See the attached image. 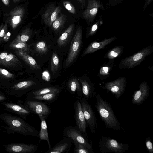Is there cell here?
<instances>
[{
    "instance_id": "1",
    "label": "cell",
    "mask_w": 153,
    "mask_h": 153,
    "mask_svg": "<svg viewBox=\"0 0 153 153\" xmlns=\"http://www.w3.org/2000/svg\"><path fill=\"white\" fill-rule=\"evenodd\" d=\"M95 108L106 127L114 130H120L121 125L116 117L110 103L104 100L99 94L96 95Z\"/></svg>"
},
{
    "instance_id": "2",
    "label": "cell",
    "mask_w": 153,
    "mask_h": 153,
    "mask_svg": "<svg viewBox=\"0 0 153 153\" xmlns=\"http://www.w3.org/2000/svg\"><path fill=\"white\" fill-rule=\"evenodd\" d=\"M0 118L8 126L12 131L25 136L39 137V132L21 117L7 113L0 115Z\"/></svg>"
},
{
    "instance_id": "3",
    "label": "cell",
    "mask_w": 153,
    "mask_h": 153,
    "mask_svg": "<svg viewBox=\"0 0 153 153\" xmlns=\"http://www.w3.org/2000/svg\"><path fill=\"white\" fill-rule=\"evenodd\" d=\"M153 51V46L150 45L138 51L132 55L122 59L118 66L121 69H130L139 65L146 57Z\"/></svg>"
},
{
    "instance_id": "4",
    "label": "cell",
    "mask_w": 153,
    "mask_h": 153,
    "mask_svg": "<svg viewBox=\"0 0 153 153\" xmlns=\"http://www.w3.org/2000/svg\"><path fill=\"white\" fill-rule=\"evenodd\" d=\"M98 146L102 153H124L129 149L126 143H120L114 139L107 136H102L99 140Z\"/></svg>"
},
{
    "instance_id": "5",
    "label": "cell",
    "mask_w": 153,
    "mask_h": 153,
    "mask_svg": "<svg viewBox=\"0 0 153 153\" xmlns=\"http://www.w3.org/2000/svg\"><path fill=\"white\" fill-rule=\"evenodd\" d=\"M64 137H68L72 139L74 142L79 143L88 149L93 151L91 144L86 138V136L77 127L71 125L65 127L63 130Z\"/></svg>"
},
{
    "instance_id": "6",
    "label": "cell",
    "mask_w": 153,
    "mask_h": 153,
    "mask_svg": "<svg viewBox=\"0 0 153 153\" xmlns=\"http://www.w3.org/2000/svg\"><path fill=\"white\" fill-rule=\"evenodd\" d=\"M79 100L87 124L88 126L91 134H94L96 132V129L97 127L95 111L88 101L82 98Z\"/></svg>"
},
{
    "instance_id": "7",
    "label": "cell",
    "mask_w": 153,
    "mask_h": 153,
    "mask_svg": "<svg viewBox=\"0 0 153 153\" xmlns=\"http://www.w3.org/2000/svg\"><path fill=\"white\" fill-rule=\"evenodd\" d=\"M82 30L81 27L77 29L71 41L69 51L65 62V66H68L75 59L81 47Z\"/></svg>"
},
{
    "instance_id": "8",
    "label": "cell",
    "mask_w": 153,
    "mask_h": 153,
    "mask_svg": "<svg viewBox=\"0 0 153 153\" xmlns=\"http://www.w3.org/2000/svg\"><path fill=\"white\" fill-rule=\"evenodd\" d=\"M22 103L27 107L32 113L38 115L39 117L44 116L47 118L51 112L50 107L43 102L27 99Z\"/></svg>"
},
{
    "instance_id": "9",
    "label": "cell",
    "mask_w": 153,
    "mask_h": 153,
    "mask_svg": "<svg viewBox=\"0 0 153 153\" xmlns=\"http://www.w3.org/2000/svg\"><path fill=\"white\" fill-rule=\"evenodd\" d=\"M127 83L126 78L123 76L107 82L101 87L111 92L116 99H118L124 93Z\"/></svg>"
},
{
    "instance_id": "10",
    "label": "cell",
    "mask_w": 153,
    "mask_h": 153,
    "mask_svg": "<svg viewBox=\"0 0 153 153\" xmlns=\"http://www.w3.org/2000/svg\"><path fill=\"white\" fill-rule=\"evenodd\" d=\"M6 151L10 153H34L38 149V146L32 144L11 143L3 145Z\"/></svg>"
},
{
    "instance_id": "11",
    "label": "cell",
    "mask_w": 153,
    "mask_h": 153,
    "mask_svg": "<svg viewBox=\"0 0 153 153\" xmlns=\"http://www.w3.org/2000/svg\"><path fill=\"white\" fill-rule=\"evenodd\" d=\"M74 118L78 128L86 136L87 135V123L79 100L77 99L74 104Z\"/></svg>"
},
{
    "instance_id": "12",
    "label": "cell",
    "mask_w": 153,
    "mask_h": 153,
    "mask_svg": "<svg viewBox=\"0 0 153 153\" xmlns=\"http://www.w3.org/2000/svg\"><path fill=\"white\" fill-rule=\"evenodd\" d=\"M139 87V89L135 91L132 95V102L134 104L139 105L142 104L149 95L150 88L146 82H141Z\"/></svg>"
},
{
    "instance_id": "13",
    "label": "cell",
    "mask_w": 153,
    "mask_h": 153,
    "mask_svg": "<svg viewBox=\"0 0 153 153\" xmlns=\"http://www.w3.org/2000/svg\"><path fill=\"white\" fill-rule=\"evenodd\" d=\"M36 85V82L32 80L22 81L11 86L8 93L19 98L24 94L25 91Z\"/></svg>"
},
{
    "instance_id": "14",
    "label": "cell",
    "mask_w": 153,
    "mask_h": 153,
    "mask_svg": "<svg viewBox=\"0 0 153 153\" xmlns=\"http://www.w3.org/2000/svg\"><path fill=\"white\" fill-rule=\"evenodd\" d=\"M3 104L6 110L16 114L25 120L28 116L32 113L27 107L21 103L20 105L8 102H4Z\"/></svg>"
},
{
    "instance_id": "15",
    "label": "cell",
    "mask_w": 153,
    "mask_h": 153,
    "mask_svg": "<svg viewBox=\"0 0 153 153\" xmlns=\"http://www.w3.org/2000/svg\"><path fill=\"white\" fill-rule=\"evenodd\" d=\"M25 13V10L23 7H16L8 14L7 22L9 23L12 29H15L21 22Z\"/></svg>"
},
{
    "instance_id": "16",
    "label": "cell",
    "mask_w": 153,
    "mask_h": 153,
    "mask_svg": "<svg viewBox=\"0 0 153 153\" xmlns=\"http://www.w3.org/2000/svg\"><path fill=\"white\" fill-rule=\"evenodd\" d=\"M61 11V8L59 6L54 4L49 6L42 16L44 23L49 27L51 26Z\"/></svg>"
},
{
    "instance_id": "17",
    "label": "cell",
    "mask_w": 153,
    "mask_h": 153,
    "mask_svg": "<svg viewBox=\"0 0 153 153\" xmlns=\"http://www.w3.org/2000/svg\"><path fill=\"white\" fill-rule=\"evenodd\" d=\"M73 140L71 138L64 137L56 144L51 147L45 153H62L67 152L70 150Z\"/></svg>"
},
{
    "instance_id": "18",
    "label": "cell",
    "mask_w": 153,
    "mask_h": 153,
    "mask_svg": "<svg viewBox=\"0 0 153 153\" xmlns=\"http://www.w3.org/2000/svg\"><path fill=\"white\" fill-rule=\"evenodd\" d=\"M114 36L109 38L105 39L99 42L94 41L91 42L84 51L82 56H83L89 53H93L96 51L104 49L105 47L117 39Z\"/></svg>"
},
{
    "instance_id": "19",
    "label": "cell",
    "mask_w": 153,
    "mask_h": 153,
    "mask_svg": "<svg viewBox=\"0 0 153 153\" xmlns=\"http://www.w3.org/2000/svg\"><path fill=\"white\" fill-rule=\"evenodd\" d=\"M82 93V98L90 101L93 99L96 95L94 84L86 79H80Z\"/></svg>"
},
{
    "instance_id": "20",
    "label": "cell",
    "mask_w": 153,
    "mask_h": 153,
    "mask_svg": "<svg viewBox=\"0 0 153 153\" xmlns=\"http://www.w3.org/2000/svg\"><path fill=\"white\" fill-rule=\"evenodd\" d=\"M67 89L74 97L78 99L82 98L81 85L76 78H73L69 80L67 85Z\"/></svg>"
},
{
    "instance_id": "21",
    "label": "cell",
    "mask_w": 153,
    "mask_h": 153,
    "mask_svg": "<svg viewBox=\"0 0 153 153\" xmlns=\"http://www.w3.org/2000/svg\"><path fill=\"white\" fill-rule=\"evenodd\" d=\"M61 91L60 90L42 95L27 98V99L38 100L43 102L47 104H51L58 98Z\"/></svg>"
},
{
    "instance_id": "22",
    "label": "cell",
    "mask_w": 153,
    "mask_h": 153,
    "mask_svg": "<svg viewBox=\"0 0 153 153\" xmlns=\"http://www.w3.org/2000/svg\"><path fill=\"white\" fill-rule=\"evenodd\" d=\"M41 121L40 130L39 132L40 140L39 143L41 140H45L47 141L49 149L51 147L50 142L49 136L47 130V127L45 119L47 118L44 116L39 117Z\"/></svg>"
},
{
    "instance_id": "23",
    "label": "cell",
    "mask_w": 153,
    "mask_h": 153,
    "mask_svg": "<svg viewBox=\"0 0 153 153\" xmlns=\"http://www.w3.org/2000/svg\"><path fill=\"white\" fill-rule=\"evenodd\" d=\"M16 54L31 68L35 70L41 69L35 59L27 53L26 52L21 51H16Z\"/></svg>"
},
{
    "instance_id": "24",
    "label": "cell",
    "mask_w": 153,
    "mask_h": 153,
    "mask_svg": "<svg viewBox=\"0 0 153 153\" xmlns=\"http://www.w3.org/2000/svg\"><path fill=\"white\" fill-rule=\"evenodd\" d=\"M114 64V59H111L108 62L104 64L101 67L97 75L101 79L104 80L109 76Z\"/></svg>"
},
{
    "instance_id": "25",
    "label": "cell",
    "mask_w": 153,
    "mask_h": 153,
    "mask_svg": "<svg viewBox=\"0 0 153 153\" xmlns=\"http://www.w3.org/2000/svg\"><path fill=\"white\" fill-rule=\"evenodd\" d=\"M74 27V24L70 25L61 35L57 40V44L59 46H64L67 43L72 36Z\"/></svg>"
},
{
    "instance_id": "26",
    "label": "cell",
    "mask_w": 153,
    "mask_h": 153,
    "mask_svg": "<svg viewBox=\"0 0 153 153\" xmlns=\"http://www.w3.org/2000/svg\"><path fill=\"white\" fill-rule=\"evenodd\" d=\"M60 90V88L56 86H49L42 88L32 91L28 95L27 98L33 96L42 95Z\"/></svg>"
},
{
    "instance_id": "27",
    "label": "cell",
    "mask_w": 153,
    "mask_h": 153,
    "mask_svg": "<svg viewBox=\"0 0 153 153\" xmlns=\"http://www.w3.org/2000/svg\"><path fill=\"white\" fill-rule=\"evenodd\" d=\"M124 50V47L117 46L109 50L106 53L104 59H112L119 57L121 55Z\"/></svg>"
},
{
    "instance_id": "28",
    "label": "cell",
    "mask_w": 153,
    "mask_h": 153,
    "mask_svg": "<svg viewBox=\"0 0 153 153\" xmlns=\"http://www.w3.org/2000/svg\"><path fill=\"white\" fill-rule=\"evenodd\" d=\"M20 62L17 57L13 53H9L4 59L0 62V64L7 66H14Z\"/></svg>"
},
{
    "instance_id": "29",
    "label": "cell",
    "mask_w": 153,
    "mask_h": 153,
    "mask_svg": "<svg viewBox=\"0 0 153 153\" xmlns=\"http://www.w3.org/2000/svg\"><path fill=\"white\" fill-rule=\"evenodd\" d=\"M66 20V15L63 13L60 14L52 24V28L55 32L58 31L63 26Z\"/></svg>"
},
{
    "instance_id": "30",
    "label": "cell",
    "mask_w": 153,
    "mask_h": 153,
    "mask_svg": "<svg viewBox=\"0 0 153 153\" xmlns=\"http://www.w3.org/2000/svg\"><path fill=\"white\" fill-rule=\"evenodd\" d=\"M9 47L17 51H21L26 52L29 51V47L26 42L20 41L16 39L10 43Z\"/></svg>"
},
{
    "instance_id": "31",
    "label": "cell",
    "mask_w": 153,
    "mask_h": 153,
    "mask_svg": "<svg viewBox=\"0 0 153 153\" xmlns=\"http://www.w3.org/2000/svg\"><path fill=\"white\" fill-rule=\"evenodd\" d=\"M59 63V58L57 54L55 52L52 53L51 62V69L54 75L57 71Z\"/></svg>"
},
{
    "instance_id": "32",
    "label": "cell",
    "mask_w": 153,
    "mask_h": 153,
    "mask_svg": "<svg viewBox=\"0 0 153 153\" xmlns=\"http://www.w3.org/2000/svg\"><path fill=\"white\" fill-rule=\"evenodd\" d=\"M31 34L32 32L30 29L27 28L18 34L15 39L20 41L26 42L30 39Z\"/></svg>"
},
{
    "instance_id": "33",
    "label": "cell",
    "mask_w": 153,
    "mask_h": 153,
    "mask_svg": "<svg viewBox=\"0 0 153 153\" xmlns=\"http://www.w3.org/2000/svg\"><path fill=\"white\" fill-rule=\"evenodd\" d=\"M74 151L75 153H94L93 151L91 150L82 144L76 142H74Z\"/></svg>"
},
{
    "instance_id": "34",
    "label": "cell",
    "mask_w": 153,
    "mask_h": 153,
    "mask_svg": "<svg viewBox=\"0 0 153 153\" xmlns=\"http://www.w3.org/2000/svg\"><path fill=\"white\" fill-rule=\"evenodd\" d=\"M35 48L38 53L44 54L48 51V46L46 43L44 41H40L37 42L35 45Z\"/></svg>"
},
{
    "instance_id": "35",
    "label": "cell",
    "mask_w": 153,
    "mask_h": 153,
    "mask_svg": "<svg viewBox=\"0 0 153 153\" xmlns=\"http://www.w3.org/2000/svg\"><path fill=\"white\" fill-rule=\"evenodd\" d=\"M65 7L70 13L74 14L76 13L75 9L73 5L69 1H64L63 2Z\"/></svg>"
},
{
    "instance_id": "36",
    "label": "cell",
    "mask_w": 153,
    "mask_h": 153,
    "mask_svg": "<svg viewBox=\"0 0 153 153\" xmlns=\"http://www.w3.org/2000/svg\"><path fill=\"white\" fill-rule=\"evenodd\" d=\"M0 75L7 79L13 78L14 75L10 72L7 70L0 68Z\"/></svg>"
},
{
    "instance_id": "37",
    "label": "cell",
    "mask_w": 153,
    "mask_h": 153,
    "mask_svg": "<svg viewBox=\"0 0 153 153\" xmlns=\"http://www.w3.org/2000/svg\"><path fill=\"white\" fill-rule=\"evenodd\" d=\"M145 143L147 151L150 153H153V145L149 137L146 138Z\"/></svg>"
},
{
    "instance_id": "38",
    "label": "cell",
    "mask_w": 153,
    "mask_h": 153,
    "mask_svg": "<svg viewBox=\"0 0 153 153\" xmlns=\"http://www.w3.org/2000/svg\"><path fill=\"white\" fill-rule=\"evenodd\" d=\"M42 79L47 82H49L51 80V76L48 70L44 71L42 74Z\"/></svg>"
},
{
    "instance_id": "39",
    "label": "cell",
    "mask_w": 153,
    "mask_h": 153,
    "mask_svg": "<svg viewBox=\"0 0 153 153\" xmlns=\"http://www.w3.org/2000/svg\"><path fill=\"white\" fill-rule=\"evenodd\" d=\"M7 22H6L2 28L0 32V42L1 40L2 39L6 34V32L7 31Z\"/></svg>"
},
{
    "instance_id": "40",
    "label": "cell",
    "mask_w": 153,
    "mask_h": 153,
    "mask_svg": "<svg viewBox=\"0 0 153 153\" xmlns=\"http://www.w3.org/2000/svg\"><path fill=\"white\" fill-rule=\"evenodd\" d=\"M8 53L6 52H2L0 53V62L6 57Z\"/></svg>"
},
{
    "instance_id": "41",
    "label": "cell",
    "mask_w": 153,
    "mask_h": 153,
    "mask_svg": "<svg viewBox=\"0 0 153 153\" xmlns=\"http://www.w3.org/2000/svg\"><path fill=\"white\" fill-rule=\"evenodd\" d=\"M81 4L82 7H84L85 6V0H77Z\"/></svg>"
},
{
    "instance_id": "42",
    "label": "cell",
    "mask_w": 153,
    "mask_h": 153,
    "mask_svg": "<svg viewBox=\"0 0 153 153\" xmlns=\"http://www.w3.org/2000/svg\"><path fill=\"white\" fill-rule=\"evenodd\" d=\"M6 99V97L0 94V102L4 101Z\"/></svg>"
},
{
    "instance_id": "43",
    "label": "cell",
    "mask_w": 153,
    "mask_h": 153,
    "mask_svg": "<svg viewBox=\"0 0 153 153\" xmlns=\"http://www.w3.org/2000/svg\"><path fill=\"white\" fill-rule=\"evenodd\" d=\"M3 4L6 5H8L10 3V1L9 0H1Z\"/></svg>"
},
{
    "instance_id": "44",
    "label": "cell",
    "mask_w": 153,
    "mask_h": 153,
    "mask_svg": "<svg viewBox=\"0 0 153 153\" xmlns=\"http://www.w3.org/2000/svg\"><path fill=\"white\" fill-rule=\"evenodd\" d=\"M13 2L14 3H16L17 2L19 1H20V0H12Z\"/></svg>"
},
{
    "instance_id": "45",
    "label": "cell",
    "mask_w": 153,
    "mask_h": 153,
    "mask_svg": "<svg viewBox=\"0 0 153 153\" xmlns=\"http://www.w3.org/2000/svg\"><path fill=\"white\" fill-rule=\"evenodd\" d=\"M4 26V25H3V24H2L1 25V26H0V31L1 30L2 28H3V27Z\"/></svg>"
}]
</instances>
